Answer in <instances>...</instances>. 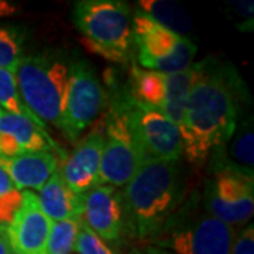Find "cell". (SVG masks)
<instances>
[{"label": "cell", "instance_id": "obj_16", "mask_svg": "<svg viewBox=\"0 0 254 254\" xmlns=\"http://www.w3.org/2000/svg\"><path fill=\"white\" fill-rule=\"evenodd\" d=\"M58 167V157L48 151L26 153L14 157L0 155L3 168L20 192L40 190Z\"/></svg>", "mask_w": 254, "mask_h": 254}, {"label": "cell", "instance_id": "obj_15", "mask_svg": "<svg viewBox=\"0 0 254 254\" xmlns=\"http://www.w3.org/2000/svg\"><path fill=\"white\" fill-rule=\"evenodd\" d=\"M38 151L57 153L60 155L58 160L66 155L47 130L38 127L26 116L0 109V155L14 157Z\"/></svg>", "mask_w": 254, "mask_h": 254}, {"label": "cell", "instance_id": "obj_19", "mask_svg": "<svg viewBox=\"0 0 254 254\" xmlns=\"http://www.w3.org/2000/svg\"><path fill=\"white\" fill-rule=\"evenodd\" d=\"M229 144V160L227 163H215V164H229L237 167L245 171H253L254 167V128L253 119L246 118L240 123H237L236 130ZM225 144V145H226ZM223 145V147H225Z\"/></svg>", "mask_w": 254, "mask_h": 254}, {"label": "cell", "instance_id": "obj_12", "mask_svg": "<svg viewBox=\"0 0 254 254\" xmlns=\"http://www.w3.org/2000/svg\"><path fill=\"white\" fill-rule=\"evenodd\" d=\"M53 220L40 208L37 195L21 192V203L9 225L1 227L14 254H47Z\"/></svg>", "mask_w": 254, "mask_h": 254}, {"label": "cell", "instance_id": "obj_28", "mask_svg": "<svg viewBox=\"0 0 254 254\" xmlns=\"http://www.w3.org/2000/svg\"><path fill=\"white\" fill-rule=\"evenodd\" d=\"M128 254H173L171 252H167L164 249H160V247H155V246L151 245H143V246H137L134 249H131Z\"/></svg>", "mask_w": 254, "mask_h": 254}, {"label": "cell", "instance_id": "obj_5", "mask_svg": "<svg viewBox=\"0 0 254 254\" xmlns=\"http://www.w3.org/2000/svg\"><path fill=\"white\" fill-rule=\"evenodd\" d=\"M133 11L122 0L75 1L72 20L93 53L112 63H127L133 47Z\"/></svg>", "mask_w": 254, "mask_h": 254}, {"label": "cell", "instance_id": "obj_14", "mask_svg": "<svg viewBox=\"0 0 254 254\" xmlns=\"http://www.w3.org/2000/svg\"><path fill=\"white\" fill-rule=\"evenodd\" d=\"M81 222L106 243L123 236L120 190L98 185L81 195Z\"/></svg>", "mask_w": 254, "mask_h": 254}, {"label": "cell", "instance_id": "obj_11", "mask_svg": "<svg viewBox=\"0 0 254 254\" xmlns=\"http://www.w3.org/2000/svg\"><path fill=\"white\" fill-rule=\"evenodd\" d=\"M106 102V93L95 71L85 61L69 65V83L60 131L76 141L93 123Z\"/></svg>", "mask_w": 254, "mask_h": 254}, {"label": "cell", "instance_id": "obj_4", "mask_svg": "<svg viewBox=\"0 0 254 254\" xmlns=\"http://www.w3.org/2000/svg\"><path fill=\"white\" fill-rule=\"evenodd\" d=\"M14 76L26 108L43 123L61 128L69 65L54 53H38L21 57Z\"/></svg>", "mask_w": 254, "mask_h": 254}, {"label": "cell", "instance_id": "obj_8", "mask_svg": "<svg viewBox=\"0 0 254 254\" xmlns=\"http://www.w3.org/2000/svg\"><path fill=\"white\" fill-rule=\"evenodd\" d=\"M199 71L200 63L192 64L190 68L175 73L154 72L133 65L128 93L138 102L160 110L181 127L187 99Z\"/></svg>", "mask_w": 254, "mask_h": 254}, {"label": "cell", "instance_id": "obj_21", "mask_svg": "<svg viewBox=\"0 0 254 254\" xmlns=\"http://www.w3.org/2000/svg\"><path fill=\"white\" fill-rule=\"evenodd\" d=\"M79 226L81 218L53 222L48 236L47 254H71L75 252Z\"/></svg>", "mask_w": 254, "mask_h": 254}, {"label": "cell", "instance_id": "obj_18", "mask_svg": "<svg viewBox=\"0 0 254 254\" xmlns=\"http://www.w3.org/2000/svg\"><path fill=\"white\" fill-rule=\"evenodd\" d=\"M137 9L153 18L160 26L185 37L190 31L192 21L181 4L167 0H140Z\"/></svg>", "mask_w": 254, "mask_h": 254}, {"label": "cell", "instance_id": "obj_6", "mask_svg": "<svg viewBox=\"0 0 254 254\" xmlns=\"http://www.w3.org/2000/svg\"><path fill=\"white\" fill-rule=\"evenodd\" d=\"M133 44L137 48V65L161 73L181 72L190 68L198 48L188 37L160 26L136 9L131 18Z\"/></svg>", "mask_w": 254, "mask_h": 254}, {"label": "cell", "instance_id": "obj_20", "mask_svg": "<svg viewBox=\"0 0 254 254\" xmlns=\"http://www.w3.org/2000/svg\"><path fill=\"white\" fill-rule=\"evenodd\" d=\"M0 109L7 113L26 116L31 122H34L37 126L47 130V125L43 123L40 119H37L36 115H33L23 103L21 96L18 93L16 76L13 69L0 68ZM48 131V130H47Z\"/></svg>", "mask_w": 254, "mask_h": 254}, {"label": "cell", "instance_id": "obj_17", "mask_svg": "<svg viewBox=\"0 0 254 254\" xmlns=\"http://www.w3.org/2000/svg\"><path fill=\"white\" fill-rule=\"evenodd\" d=\"M37 199L41 210L53 222L81 216V195L75 193L66 185L58 167L38 190Z\"/></svg>", "mask_w": 254, "mask_h": 254}, {"label": "cell", "instance_id": "obj_2", "mask_svg": "<svg viewBox=\"0 0 254 254\" xmlns=\"http://www.w3.org/2000/svg\"><path fill=\"white\" fill-rule=\"evenodd\" d=\"M188 199L181 161H147L120 190L123 235L148 242Z\"/></svg>", "mask_w": 254, "mask_h": 254}, {"label": "cell", "instance_id": "obj_29", "mask_svg": "<svg viewBox=\"0 0 254 254\" xmlns=\"http://www.w3.org/2000/svg\"><path fill=\"white\" fill-rule=\"evenodd\" d=\"M0 254H14L11 247H10L7 239L4 237L3 232H1V227H0Z\"/></svg>", "mask_w": 254, "mask_h": 254}, {"label": "cell", "instance_id": "obj_23", "mask_svg": "<svg viewBox=\"0 0 254 254\" xmlns=\"http://www.w3.org/2000/svg\"><path fill=\"white\" fill-rule=\"evenodd\" d=\"M21 203V192L10 180L7 173L0 168V226L11 222Z\"/></svg>", "mask_w": 254, "mask_h": 254}, {"label": "cell", "instance_id": "obj_26", "mask_svg": "<svg viewBox=\"0 0 254 254\" xmlns=\"http://www.w3.org/2000/svg\"><path fill=\"white\" fill-rule=\"evenodd\" d=\"M230 10L233 11V17L240 18L242 27H246V30H252L253 26V1H229L227 3Z\"/></svg>", "mask_w": 254, "mask_h": 254}, {"label": "cell", "instance_id": "obj_10", "mask_svg": "<svg viewBox=\"0 0 254 254\" xmlns=\"http://www.w3.org/2000/svg\"><path fill=\"white\" fill-rule=\"evenodd\" d=\"M103 133L105 141L100 158L99 185H109L119 190L147 163L128 127L126 112L120 100L112 106Z\"/></svg>", "mask_w": 254, "mask_h": 254}, {"label": "cell", "instance_id": "obj_22", "mask_svg": "<svg viewBox=\"0 0 254 254\" xmlns=\"http://www.w3.org/2000/svg\"><path fill=\"white\" fill-rule=\"evenodd\" d=\"M23 37L17 28L0 27V68L13 69L21 60Z\"/></svg>", "mask_w": 254, "mask_h": 254}, {"label": "cell", "instance_id": "obj_24", "mask_svg": "<svg viewBox=\"0 0 254 254\" xmlns=\"http://www.w3.org/2000/svg\"><path fill=\"white\" fill-rule=\"evenodd\" d=\"M75 252L78 254H119L82 222L75 243Z\"/></svg>", "mask_w": 254, "mask_h": 254}, {"label": "cell", "instance_id": "obj_1", "mask_svg": "<svg viewBox=\"0 0 254 254\" xmlns=\"http://www.w3.org/2000/svg\"><path fill=\"white\" fill-rule=\"evenodd\" d=\"M246 96L245 82L230 64L213 58L200 61L180 127L184 157L192 167L200 168L230 140Z\"/></svg>", "mask_w": 254, "mask_h": 254}, {"label": "cell", "instance_id": "obj_13", "mask_svg": "<svg viewBox=\"0 0 254 254\" xmlns=\"http://www.w3.org/2000/svg\"><path fill=\"white\" fill-rule=\"evenodd\" d=\"M103 141V130L95 128L76 143L69 154L58 160V168L64 181L75 193L82 195L99 185Z\"/></svg>", "mask_w": 254, "mask_h": 254}, {"label": "cell", "instance_id": "obj_25", "mask_svg": "<svg viewBox=\"0 0 254 254\" xmlns=\"http://www.w3.org/2000/svg\"><path fill=\"white\" fill-rule=\"evenodd\" d=\"M230 254H254V226L253 223L246 225L237 232Z\"/></svg>", "mask_w": 254, "mask_h": 254}, {"label": "cell", "instance_id": "obj_7", "mask_svg": "<svg viewBox=\"0 0 254 254\" xmlns=\"http://www.w3.org/2000/svg\"><path fill=\"white\" fill-rule=\"evenodd\" d=\"M200 203L209 215L229 226H246L254 213L253 171L216 164L200 196Z\"/></svg>", "mask_w": 254, "mask_h": 254}, {"label": "cell", "instance_id": "obj_27", "mask_svg": "<svg viewBox=\"0 0 254 254\" xmlns=\"http://www.w3.org/2000/svg\"><path fill=\"white\" fill-rule=\"evenodd\" d=\"M20 4L13 3V1H7V0H0V18L11 17L20 13Z\"/></svg>", "mask_w": 254, "mask_h": 254}, {"label": "cell", "instance_id": "obj_3", "mask_svg": "<svg viewBox=\"0 0 254 254\" xmlns=\"http://www.w3.org/2000/svg\"><path fill=\"white\" fill-rule=\"evenodd\" d=\"M236 233L237 229L209 215L193 193L145 245L173 254H230Z\"/></svg>", "mask_w": 254, "mask_h": 254}, {"label": "cell", "instance_id": "obj_9", "mask_svg": "<svg viewBox=\"0 0 254 254\" xmlns=\"http://www.w3.org/2000/svg\"><path fill=\"white\" fill-rule=\"evenodd\" d=\"M120 102L145 161H181L184 143L180 127L173 120L160 110L131 98L130 93Z\"/></svg>", "mask_w": 254, "mask_h": 254}]
</instances>
